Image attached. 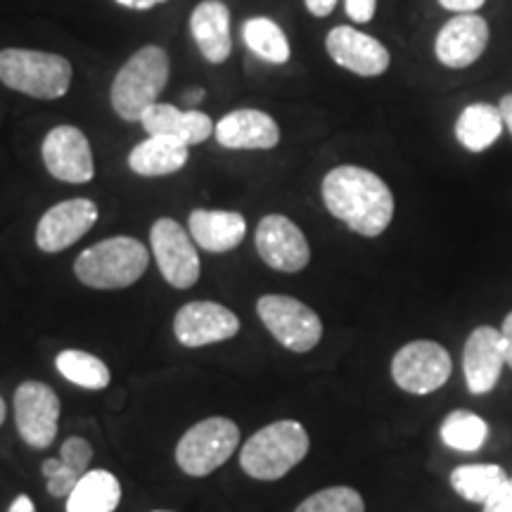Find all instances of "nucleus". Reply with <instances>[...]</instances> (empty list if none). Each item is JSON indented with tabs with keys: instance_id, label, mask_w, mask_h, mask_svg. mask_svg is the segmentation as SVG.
I'll use <instances>...</instances> for the list:
<instances>
[{
	"instance_id": "nucleus-8",
	"label": "nucleus",
	"mask_w": 512,
	"mask_h": 512,
	"mask_svg": "<svg viewBox=\"0 0 512 512\" xmlns=\"http://www.w3.org/2000/svg\"><path fill=\"white\" fill-rule=\"evenodd\" d=\"M451 354L439 342L415 339L392 358V377L403 392L425 396L444 387L451 377Z\"/></svg>"
},
{
	"instance_id": "nucleus-38",
	"label": "nucleus",
	"mask_w": 512,
	"mask_h": 512,
	"mask_svg": "<svg viewBox=\"0 0 512 512\" xmlns=\"http://www.w3.org/2000/svg\"><path fill=\"white\" fill-rule=\"evenodd\" d=\"M8 512H36V505H34V501H31L29 496L22 494V496H17L15 501H12Z\"/></svg>"
},
{
	"instance_id": "nucleus-24",
	"label": "nucleus",
	"mask_w": 512,
	"mask_h": 512,
	"mask_svg": "<svg viewBox=\"0 0 512 512\" xmlns=\"http://www.w3.org/2000/svg\"><path fill=\"white\" fill-rule=\"evenodd\" d=\"M505 131L503 114L489 102L467 105L456 121V140L467 152H484Z\"/></svg>"
},
{
	"instance_id": "nucleus-36",
	"label": "nucleus",
	"mask_w": 512,
	"mask_h": 512,
	"mask_svg": "<svg viewBox=\"0 0 512 512\" xmlns=\"http://www.w3.org/2000/svg\"><path fill=\"white\" fill-rule=\"evenodd\" d=\"M117 3L128 10H152L155 5L166 3V0H117Z\"/></svg>"
},
{
	"instance_id": "nucleus-34",
	"label": "nucleus",
	"mask_w": 512,
	"mask_h": 512,
	"mask_svg": "<svg viewBox=\"0 0 512 512\" xmlns=\"http://www.w3.org/2000/svg\"><path fill=\"white\" fill-rule=\"evenodd\" d=\"M501 337H503V347H505V366L512 368V311L503 320Z\"/></svg>"
},
{
	"instance_id": "nucleus-18",
	"label": "nucleus",
	"mask_w": 512,
	"mask_h": 512,
	"mask_svg": "<svg viewBox=\"0 0 512 512\" xmlns=\"http://www.w3.org/2000/svg\"><path fill=\"white\" fill-rule=\"evenodd\" d=\"M216 143L226 150H273L280 143V128L261 110H235L214 128Z\"/></svg>"
},
{
	"instance_id": "nucleus-2",
	"label": "nucleus",
	"mask_w": 512,
	"mask_h": 512,
	"mask_svg": "<svg viewBox=\"0 0 512 512\" xmlns=\"http://www.w3.org/2000/svg\"><path fill=\"white\" fill-rule=\"evenodd\" d=\"M309 432L297 420H278L266 425L240 451V467L259 482H275L294 470L309 453Z\"/></svg>"
},
{
	"instance_id": "nucleus-5",
	"label": "nucleus",
	"mask_w": 512,
	"mask_h": 512,
	"mask_svg": "<svg viewBox=\"0 0 512 512\" xmlns=\"http://www.w3.org/2000/svg\"><path fill=\"white\" fill-rule=\"evenodd\" d=\"M0 81L29 98L57 100L72 86V64L55 53L5 48L0 50Z\"/></svg>"
},
{
	"instance_id": "nucleus-30",
	"label": "nucleus",
	"mask_w": 512,
	"mask_h": 512,
	"mask_svg": "<svg viewBox=\"0 0 512 512\" xmlns=\"http://www.w3.org/2000/svg\"><path fill=\"white\" fill-rule=\"evenodd\" d=\"M294 512H366L361 494L349 486H330V489L316 491L306 501L297 505Z\"/></svg>"
},
{
	"instance_id": "nucleus-35",
	"label": "nucleus",
	"mask_w": 512,
	"mask_h": 512,
	"mask_svg": "<svg viewBox=\"0 0 512 512\" xmlns=\"http://www.w3.org/2000/svg\"><path fill=\"white\" fill-rule=\"evenodd\" d=\"M337 0H306V10L311 12L313 17H328L332 10H335Z\"/></svg>"
},
{
	"instance_id": "nucleus-40",
	"label": "nucleus",
	"mask_w": 512,
	"mask_h": 512,
	"mask_svg": "<svg viewBox=\"0 0 512 512\" xmlns=\"http://www.w3.org/2000/svg\"><path fill=\"white\" fill-rule=\"evenodd\" d=\"M5 418H8V403H5L3 396H0V425H3Z\"/></svg>"
},
{
	"instance_id": "nucleus-14",
	"label": "nucleus",
	"mask_w": 512,
	"mask_h": 512,
	"mask_svg": "<svg viewBox=\"0 0 512 512\" xmlns=\"http://www.w3.org/2000/svg\"><path fill=\"white\" fill-rule=\"evenodd\" d=\"M176 339L188 349L226 342L240 332V318L223 304L190 302L174 318Z\"/></svg>"
},
{
	"instance_id": "nucleus-26",
	"label": "nucleus",
	"mask_w": 512,
	"mask_h": 512,
	"mask_svg": "<svg viewBox=\"0 0 512 512\" xmlns=\"http://www.w3.org/2000/svg\"><path fill=\"white\" fill-rule=\"evenodd\" d=\"M508 475L501 465L475 463V465H458L451 472V486L460 498L470 503H486L491 496L501 491V486L508 482Z\"/></svg>"
},
{
	"instance_id": "nucleus-37",
	"label": "nucleus",
	"mask_w": 512,
	"mask_h": 512,
	"mask_svg": "<svg viewBox=\"0 0 512 512\" xmlns=\"http://www.w3.org/2000/svg\"><path fill=\"white\" fill-rule=\"evenodd\" d=\"M498 110H501V114H503V124H505V128H508L510 136H512V93L503 95L501 105H498Z\"/></svg>"
},
{
	"instance_id": "nucleus-32",
	"label": "nucleus",
	"mask_w": 512,
	"mask_h": 512,
	"mask_svg": "<svg viewBox=\"0 0 512 512\" xmlns=\"http://www.w3.org/2000/svg\"><path fill=\"white\" fill-rule=\"evenodd\" d=\"M484 512H512V479H508L501 486V491L484 503Z\"/></svg>"
},
{
	"instance_id": "nucleus-11",
	"label": "nucleus",
	"mask_w": 512,
	"mask_h": 512,
	"mask_svg": "<svg viewBox=\"0 0 512 512\" xmlns=\"http://www.w3.org/2000/svg\"><path fill=\"white\" fill-rule=\"evenodd\" d=\"M256 252L266 266L283 273H299L309 266L311 247L297 223L283 214H268L256 228Z\"/></svg>"
},
{
	"instance_id": "nucleus-25",
	"label": "nucleus",
	"mask_w": 512,
	"mask_h": 512,
	"mask_svg": "<svg viewBox=\"0 0 512 512\" xmlns=\"http://www.w3.org/2000/svg\"><path fill=\"white\" fill-rule=\"evenodd\" d=\"M119 503V479L107 470H88L67 496V512H114Z\"/></svg>"
},
{
	"instance_id": "nucleus-9",
	"label": "nucleus",
	"mask_w": 512,
	"mask_h": 512,
	"mask_svg": "<svg viewBox=\"0 0 512 512\" xmlns=\"http://www.w3.org/2000/svg\"><path fill=\"white\" fill-rule=\"evenodd\" d=\"M150 245L155 254L159 273L176 290H190L200 278V256L195 240L181 223L174 219H159L150 230Z\"/></svg>"
},
{
	"instance_id": "nucleus-28",
	"label": "nucleus",
	"mask_w": 512,
	"mask_h": 512,
	"mask_svg": "<svg viewBox=\"0 0 512 512\" xmlns=\"http://www.w3.org/2000/svg\"><path fill=\"white\" fill-rule=\"evenodd\" d=\"M55 368L64 380L76 384V387L91 389V392L107 389L112 380V373L110 368L105 366V361H100L98 356L79 349H67L62 351V354H57Z\"/></svg>"
},
{
	"instance_id": "nucleus-6",
	"label": "nucleus",
	"mask_w": 512,
	"mask_h": 512,
	"mask_svg": "<svg viewBox=\"0 0 512 512\" xmlns=\"http://www.w3.org/2000/svg\"><path fill=\"white\" fill-rule=\"evenodd\" d=\"M240 444V427L228 418H207L192 425L176 446V463L185 475L207 477L226 465Z\"/></svg>"
},
{
	"instance_id": "nucleus-4",
	"label": "nucleus",
	"mask_w": 512,
	"mask_h": 512,
	"mask_svg": "<svg viewBox=\"0 0 512 512\" xmlns=\"http://www.w3.org/2000/svg\"><path fill=\"white\" fill-rule=\"evenodd\" d=\"M169 83V55L159 46L140 48L112 83V107L124 121H140Z\"/></svg>"
},
{
	"instance_id": "nucleus-3",
	"label": "nucleus",
	"mask_w": 512,
	"mask_h": 512,
	"mask_svg": "<svg viewBox=\"0 0 512 512\" xmlns=\"http://www.w3.org/2000/svg\"><path fill=\"white\" fill-rule=\"evenodd\" d=\"M147 271V249L140 240L117 235L83 249L74 261V273L93 290H124Z\"/></svg>"
},
{
	"instance_id": "nucleus-33",
	"label": "nucleus",
	"mask_w": 512,
	"mask_h": 512,
	"mask_svg": "<svg viewBox=\"0 0 512 512\" xmlns=\"http://www.w3.org/2000/svg\"><path fill=\"white\" fill-rule=\"evenodd\" d=\"M486 0H439V5L448 12H456V15H472L479 8H484Z\"/></svg>"
},
{
	"instance_id": "nucleus-16",
	"label": "nucleus",
	"mask_w": 512,
	"mask_h": 512,
	"mask_svg": "<svg viewBox=\"0 0 512 512\" xmlns=\"http://www.w3.org/2000/svg\"><path fill=\"white\" fill-rule=\"evenodd\" d=\"M489 24L477 12L451 17L439 29L434 41V55L448 69L472 67L489 46Z\"/></svg>"
},
{
	"instance_id": "nucleus-12",
	"label": "nucleus",
	"mask_w": 512,
	"mask_h": 512,
	"mask_svg": "<svg viewBox=\"0 0 512 512\" xmlns=\"http://www.w3.org/2000/svg\"><path fill=\"white\" fill-rule=\"evenodd\" d=\"M43 164L62 183L93 181L95 166L88 138L76 126H55L43 140Z\"/></svg>"
},
{
	"instance_id": "nucleus-1",
	"label": "nucleus",
	"mask_w": 512,
	"mask_h": 512,
	"mask_svg": "<svg viewBox=\"0 0 512 512\" xmlns=\"http://www.w3.org/2000/svg\"><path fill=\"white\" fill-rule=\"evenodd\" d=\"M323 202L335 219L363 238H377L394 219L389 185L363 166H335L323 178Z\"/></svg>"
},
{
	"instance_id": "nucleus-15",
	"label": "nucleus",
	"mask_w": 512,
	"mask_h": 512,
	"mask_svg": "<svg viewBox=\"0 0 512 512\" xmlns=\"http://www.w3.org/2000/svg\"><path fill=\"white\" fill-rule=\"evenodd\" d=\"M505 366V347L501 330L479 325L467 337L463 349L465 384L475 396L494 392Z\"/></svg>"
},
{
	"instance_id": "nucleus-23",
	"label": "nucleus",
	"mask_w": 512,
	"mask_h": 512,
	"mask_svg": "<svg viewBox=\"0 0 512 512\" xmlns=\"http://www.w3.org/2000/svg\"><path fill=\"white\" fill-rule=\"evenodd\" d=\"M188 162V145L169 136H147L128 155V166L138 176L157 178L181 171Z\"/></svg>"
},
{
	"instance_id": "nucleus-17",
	"label": "nucleus",
	"mask_w": 512,
	"mask_h": 512,
	"mask_svg": "<svg viewBox=\"0 0 512 512\" xmlns=\"http://www.w3.org/2000/svg\"><path fill=\"white\" fill-rule=\"evenodd\" d=\"M332 62L358 76H382L389 69L392 55L377 38L354 27H335L325 38Z\"/></svg>"
},
{
	"instance_id": "nucleus-19",
	"label": "nucleus",
	"mask_w": 512,
	"mask_h": 512,
	"mask_svg": "<svg viewBox=\"0 0 512 512\" xmlns=\"http://www.w3.org/2000/svg\"><path fill=\"white\" fill-rule=\"evenodd\" d=\"M140 124L147 131V136H169L178 138L185 145H200L209 136H214V121L200 110H178L166 102H155L147 107Z\"/></svg>"
},
{
	"instance_id": "nucleus-41",
	"label": "nucleus",
	"mask_w": 512,
	"mask_h": 512,
	"mask_svg": "<svg viewBox=\"0 0 512 512\" xmlns=\"http://www.w3.org/2000/svg\"><path fill=\"white\" fill-rule=\"evenodd\" d=\"M152 512H174V510H152Z\"/></svg>"
},
{
	"instance_id": "nucleus-10",
	"label": "nucleus",
	"mask_w": 512,
	"mask_h": 512,
	"mask_svg": "<svg viewBox=\"0 0 512 512\" xmlns=\"http://www.w3.org/2000/svg\"><path fill=\"white\" fill-rule=\"evenodd\" d=\"M15 422L19 437L31 448H48L57 437L60 425V399L48 384L27 380L15 392Z\"/></svg>"
},
{
	"instance_id": "nucleus-27",
	"label": "nucleus",
	"mask_w": 512,
	"mask_h": 512,
	"mask_svg": "<svg viewBox=\"0 0 512 512\" xmlns=\"http://www.w3.org/2000/svg\"><path fill=\"white\" fill-rule=\"evenodd\" d=\"M242 38H245L247 48L259 60L271 64L290 62V41H287L285 31L268 17H252L242 24Z\"/></svg>"
},
{
	"instance_id": "nucleus-20",
	"label": "nucleus",
	"mask_w": 512,
	"mask_h": 512,
	"mask_svg": "<svg viewBox=\"0 0 512 512\" xmlns=\"http://www.w3.org/2000/svg\"><path fill=\"white\" fill-rule=\"evenodd\" d=\"M188 233L204 252L223 254L245 240L247 221L238 211L195 209L188 219Z\"/></svg>"
},
{
	"instance_id": "nucleus-13",
	"label": "nucleus",
	"mask_w": 512,
	"mask_h": 512,
	"mask_svg": "<svg viewBox=\"0 0 512 512\" xmlns=\"http://www.w3.org/2000/svg\"><path fill=\"white\" fill-rule=\"evenodd\" d=\"M98 221V207L91 200L74 197L50 207L36 226V245L41 252L57 254L72 247Z\"/></svg>"
},
{
	"instance_id": "nucleus-22",
	"label": "nucleus",
	"mask_w": 512,
	"mask_h": 512,
	"mask_svg": "<svg viewBox=\"0 0 512 512\" xmlns=\"http://www.w3.org/2000/svg\"><path fill=\"white\" fill-rule=\"evenodd\" d=\"M93 460V446L81 437H69L62 444L60 458L43 460L41 470L46 475L48 494L55 498H67L81 477L88 472Z\"/></svg>"
},
{
	"instance_id": "nucleus-31",
	"label": "nucleus",
	"mask_w": 512,
	"mask_h": 512,
	"mask_svg": "<svg viewBox=\"0 0 512 512\" xmlns=\"http://www.w3.org/2000/svg\"><path fill=\"white\" fill-rule=\"evenodd\" d=\"M344 8L356 24H366L375 17L377 0H344Z\"/></svg>"
},
{
	"instance_id": "nucleus-21",
	"label": "nucleus",
	"mask_w": 512,
	"mask_h": 512,
	"mask_svg": "<svg viewBox=\"0 0 512 512\" xmlns=\"http://www.w3.org/2000/svg\"><path fill=\"white\" fill-rule=\"evenodd\" d=\"M190 31L204 60L221 64L230 57L233 38H230V12L221 0H204L190 15Z\"/></svg>"
},
{
	"instance_id": "nucleus-7",
	"label": "nucleus",
	"mask_w": 512,
	"mask_h": 512,
	"mask_svg": "<svg viewBox=\"0 0 512 512\" xmlns=\"http://www.w3.org/2000/svg\"><path fill=\"white\" fill-rule=\"evenodd\" d=\"M256 313L268 332L294 354H306V351L316 349L323 337V323H320L318 313L294 297L264 294L256 302Z\"/></svg>"
},
{
	"instance_id": "nucleus-39",
	"label": "nucleus",
	"mask_w": 512,
	"mask_h": 512,
	"mask_svg": "<svg viewBox=\"0 0 512 512\" xmlns=\"http://www.w3.org/2000/svg\"><path fill=\"white\" fill-rule=\"evenodd\" d=\"M202 98H204V91H202V88H192V91H190L188 95H185V100H188L190 105H197V102H200Z\"/></svg>"
},
{
	"instance_id": "nucleus-29",
	"label": "nucleus",
	"mask_w": 512,
	"mask_h": 512,
	"mask_svg": "<svg viewBox=\"0 0 512 512\" xmlns=\"http://www.w3.org/2000/svg\"><path fill=\"white\" fill-rule=\"evenodd\" d=\"M441 441L460 453H475L489 439V425L472 411H453L441 422Z\"/></svg>"
}]
</instances>
